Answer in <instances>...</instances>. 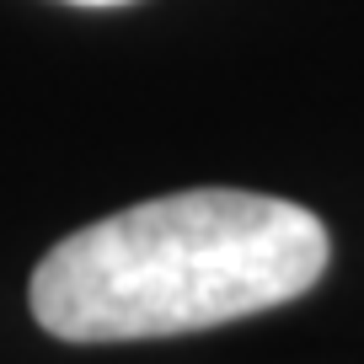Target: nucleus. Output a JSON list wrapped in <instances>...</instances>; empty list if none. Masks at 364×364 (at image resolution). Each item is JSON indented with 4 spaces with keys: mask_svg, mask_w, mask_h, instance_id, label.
Returning a JSON list of instances; mask_svg holds the SVG:
<instances>
[{
    "mask_svg": "<svg viewBox=\"0 0 364 364\" xmlns=\"http://www.w3.org/2000/svg\"><path fill=\"white\" fill-rule=\"evenodd\" d=\"M75 6H124V0H75Z\"/></svg>",
    "mask_w": 364,
    "mask_h": 364,
    "instance_id": "2",
    "label": "nucleus"
},
{
    "mask_svg": "<svg viewBox=\"0 0 364 364\" xmlns=\"http://www.w3.org/2000/svg\"><path fill=\"white\" fill-rule=\"evenodd\" d=\"M332 241L306 204L188 188L65 236L33 268V316L65 343H134L220 327L300 300Z\"/></svg>",
    "mask_w": 364,
    "mask_h": 364,
    "instance_id": "1",
    "label": "nucleus"
}]
</instances>
